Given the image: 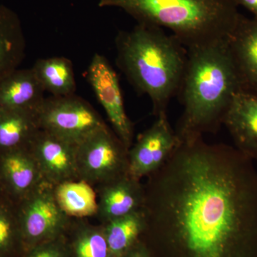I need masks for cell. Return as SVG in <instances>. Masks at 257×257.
I'll return each instance as SVG.
<instances>
[{"label": "cell", "mask_w": 257, "mask_h": 257, "mask_svg": "<svg viewBox=\"0 0 257 257\" xmlns=\"http://www.w3.org/2000/svg\"><path fill=\"white\" fill-rule=\"evenodd\" d=\"M144 188L142 237L182 257H257V170L236 147L181 142Z\"/></svg>", "instance_id": "obj_1"}, {"label": "cell", "mask_w": 257, "mask_h": 257, "mask_svg": "<svg viewBox=\"0 0 257 257\" xmlns=\"http://www.w3.org/2000/svg\"><path fill=\"white\" fill-rule=\"evenodd\" d=\"M36 117L40 130L78 145L106 125L99 112L76 94L45 97L37 111Z\"/></svg>", "instance_id": "obj_7"}, {"label": "cell", "mask_w": 257, "mask_h": 257, "mask_svg": "<svg viewBox=\"0 0 257 257\" xmlns=\"http://www.w3.org/2000/svg\"><path fill=\"white\" fill-rule=\"evenodd\" d=\"M32 69L45 92L53 96L75 94L77 83L74 66L67 57L39 59Z\"/></svg>", "instance_id": "obj_19"}, {"label": "cell", "mask_w": 257, "mask_h": 257, "mask_svg": "<svg viewBox=\"0 0 257 257\" xmlns=\"http://www.w3.org/2000/svg\"><path fill=\"white\" fill-rule=\"evenodd\" d=\"M234 147L245 156L257 161V94L241 91L234 96L225 115Z\"/></svg>", "instance_id": "obj_13"}, {"label": "cell", "mask_w": 257, "mask_h": 257, "mask_svg": "<svg viewBox=\"0 0 257 257\" xmlns=\"http://www.w3.org/2000/svg\"><path fill=\"white\" fill-rule=\"evenodd\" d=\"M69 257H111L102 225L72 218L63 235Z\"/></svg>", "instance_id": "obj_17"}, {"label": "cell", "mask_w": 257, "mask_h": 257, "mask_svg": "<svg viewBox=\"0 0 257 257\" xmlns=\"http://www.w3.org/2000/svg\"><path fill=\"white\" fill-rule=\"evenodd\" d=\"M242 91L228 39L187 50L178 95L183 106L175 132L180 142L216 133Z\"/></svg>", "instance_id": "obj_2"}, {"label": "cell", "mask_w": 257, "mask_h": 257, "mask_svg": "<svg viewBox=\"0 0 257 257\" xmlns=\"http://www.w3.org/2000/svg\"><path fill=\"white\" fill-rule=\"evenodd\" d=\"M15 204L26 251L63 236L72 219L57 204L53 186L46 182Z\"/></svg>", "instance_id": "obj_6"}, {"label": "cell", "mask_w": 257, "mask_h": 257, "mask_svg": "<svg viewBox=\"0 0 257 257\" xmlns=\"http://www.w3.org/2000/svg\"><path fill=\"white\" fill-rule=\"evenodd\" d=\"M121 257H152L151 252L145 246V243L140 240L138 243L126 251Z\"/></svg>", "instance_id": "obj_24"}, {"label": "cell", "mask_w": 257, "mask_h": 257, "mask_svg": "<svg viewBox=\"0 0 257 257\" xmlns=\"http://www.w3.org/2000/svg\"><path fill=\"white\" fill-rule=\"evenodd\" d=\"M98 6L167 29L187 50L229 39L241 15L235 0H99Z\"/></svg>", "instance_id": "obj_4"}, {"label": "cell", "mask_w": 257, "mask_h": 257, "mask_svg": "<svg viewBox=\"0 0 257 257\" xmlns=\"http://www.w3.org/2000/svg\"><path fill=\"white\" fill-rule=\"evenodd\" d=\"M54 193L57 204L69 217H95L98 208L97 195L90 184L82 180L66 182L55 186Z\"/></svg>", "instance_id": "obj_20"}, {"label": "cell", "mask_w": 257, "mask_h": 257, "mask_svg": "<svg viewBox=\"0 0 257 257\" xmlns=\"http://www.w3.org/2000/svg\"><path fill=\"white\" fill-rule=\"evenodd\" d=\"M45 92L32 68L16 69L0 82V109L37 112Z\"/></svg>", "instance_id": "obj_15"}, {"label": "cell", "mask_w": 257, "mask_h": 257, "mask_svg": "<svg viewBox=\"0 0 257 257\" xmlns=\"http://www.w3.org/2000/svg\"><path fill=\"white\" fill-rule=\"evenodd\" d=\"M236 4L246 8L250 13H252L253 18L257 20V0H235Z\"/></svg>", "instance_id": "obj_25"}, {"label": "cell", "mask_w": 257, "mask_h": 257, "mask_svg": "<svg viewBox=\"0 0 257 257\" xmlns=\"http://www.w3.org/2000/svg\"><path fill=\"white\" fill-rule=\"evenodd\" d=\"M242 91L257 94V20L240 15L228 39Z\"/></svg>", "instance_id": "obj_14"}, {"label": "cell", "mask_w": 257, "mask_h": 257, "mask_svg": "<svg viewBox=\"0 0 257 257\" xmlns=\"http://www.w3.org/2000/svg\"><path fill=\"white\" fill-rule=\"evenodd\" d=\"M25 253L16 206L5 199L0 202V257H23Z\"/></svg>", "instance_id": "obj_22"}, {"label": "cell", "mask_w": 257, "mask_h": 257, "mask_svg": "<svg viewBox=\"0 0 257 257\" xmlns=\"http://www.w3.org/2000/svg\"><path fill=\"white\" fill-rule=\"evenodd\" d=\"M26 40L18 14L0 5V82L18 69L25 58Z\"/></svg>", "instance_id": "obj_16"}, {"label": "cell", "mask_w": 257, "mask_h": 257, "mask_svg": "<svg viewBox=\"0 0 257 257\" xmlns=\"http://www.w3.org/2000/svg\"><path fill=\"white\" fill-rule=\"evenodd\" d=\"M78 144L39 130L29 150L36 161L42 177L51 185L79 180Z\"/></svg>", "instance_id": "obj_10"}, {"label": "cell", "mask_w": 257, "mask_h": 257, "mask_svg": "<svg viewBox=\"0 0 257 257\" xmlns=\"http://www.w3.org/2000/svg\"><path fill=\"white\" fill-rule=\"evenodd\" d=\"M23 257H69L63 236L34 246Z\"/></svg>", "instance_id": "obj_23"}, {"label": "cell", "mask_w": 257, "mask_h": 257, "mask_svg": "<svg viewBox=\"0 0 257 257\" xmlns=\"http://www.w3.org/2000/svg\"><path fill=\"white\" fill-rule=\"evenodd\" d=\"M0 179L7 197L14 204L45 182L29 150L0 155Z\"/></svg>", "instance_id": "obj_12"}, {"label": "cell", "mask_w": 257, "mask_h": 257, "mask_svg": "<svg viewBox=\"0 0 257 257\" xmlns=\"http://www.w3.org/2000/svg\"><path fill=\"white\" fill-rule=\"evenodd\" d=\"M111 257H121L141 239L146 228L143 209L101 224Z\"/></svg>", "instance_id": "obj_21"}, {"label": "cell", "mask_w": 257, "mask_h": 257, "mask_svg": "<svg viewBox=\"0 0 257 257\" xmlns=\"http://www.w3.org/2000/svg\"><path fill=\"white\" fill-rule=\"evenodd\" d=\"M87 79L105 111L110 127L130 150L135 138L134 124L125 109L117 73L104 55L96 52L92 56L88 66Z\"/></svg>", "instance_id": "obj_8"}, {"label": "cell", "mask_w": 257, "mask_h": 257, "mask_svg": "<svg viewBox=\"0 0 257 257\" xmlns=\"http://www.w3.org/2000/svg\"><path fill=\"white\" fill-rule=\"evenodd\" d=\"M180 143L167 114L157 116L128 150L130 175L141 180L155 173L170 158Z\"/></svg>", "instance_id": "obj_9"}, {"label": "cell", "mask_w": 257, "mask_h": 257, "mask_svg": "<svg viewBox=\"0 0 257 257\" xmlns=\"http://www.w3.org/2000/svg\"><path fill=\"white\" fill-rule=\"evenodd\" d=\"M37 112L0 109V155L29 150L40 128Z\"/></svg>", "instance_id": "obj_18"}, {"label": "cell", "mask_w": 257, "mask_h": 257, "mask_svg": "<svg viewBox=\"0 0 257 257\" xmlns=\"http://www.w3.org/2000/svg\"><path fill=\"white\" fill-rule=\"evenodd\" d=\"M128 150L107 124L77 147L79 180L94 188L128 175Z\"/></svg>", "instance_id": "obj_5"}, {"label": "cell", "mask_w": 257, "mask_h": 257, "mask_svg": "<svg viewBox=\"0 0 257 257\" xmlns=\"http://www.w3.org/2000/svg\"><path fill=\"white\" fill-rule=\"evenodd\" d=\"M5 199H9L5 194L4 187L2 184L1 179H0V202L5 200Z\"/></svg>", "instance_id": "obj_26"}, {"label": "cell", "mask_w": 257, "mask_h": 257, "mask_svg": "<svg viewBox=\"0 0 257 257\" xmlns=\"http://www.w3.org/2000/svg\"><path fill=\"white\" fill-rule=\"evenodd\" d=\"M94 189L98 205L95 218L100 224L143 209L144 184L130 174Z\"/></svg>", "instance_id": "obj_11"}, {"label": "cell", "mask_w": 257, "mask_h": 257, "mask_svg": "<svg viewBox=\"0 0 257 257\" xmlns=\"http://www.w3.org/2000/svg\"><path fill=\"white\" fill-rule=\"evenodd\" d=\"M114 42L116 65L128 82L150 97L156 117L167 114L183 79L187 49L163 29L144 24L119 32Z\"/></svg>", "instance_id": "obj_3"}]
</instances>
